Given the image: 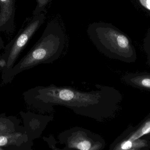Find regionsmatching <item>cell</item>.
<instances>
[{
    "label": "cell",
    "mask_w": 150,
    "mask_h": 150,
    "mask_svg": "<svg viewBox=\"0 0 150 150\" xmlns=\"http://www.w3.org/2000/svg\"><path fill=\"white\" fill-rule=\"evenodd\" d=\"M26 97L28 104L42 113L52 112L54 107L60 106L100 122L115 115L122 99L114 87L101 85L88 92L54 84L37 86L27 92Z\"/></svg>",
    "instance_id": "6da1fadb"
},
{
    "label": "cell",
    "mask_w": 150,
    "mask_h": 150,
    "mask_svg": "<svg viewBox=\"0 0 150 150\" xmlns=\"http://www.w3.org/2000/svg\"><path fill=\"white\" fill-rule=\"evenodd\" d=\"M65 33L55 21L48 23L41 38L30 51L9 70L2 73V79L8 83L18 74L40 64L51 63L60 57L65 48Z\"/></svg>",
    "instance_id": "7a4b0ae2"
},
{
    "label": "cell",
    "mask_w": 150,
    "mask_h": 150,
    "mask_svg": "<svg viewBox=\"0 0 150 150\" xmlns=\"http://www.w3.org/2000/svg\"><path fill=\"white\" fill-rule=\"evenodd\" d=\"M87 33L99 51L110 59L127 63L136 61L137 55L129 37L111 23L94 22Z\"/></svg>",
    "instance_id": "3957f363"
},
{
    "label": "cell",
    "mask_w": 150,
    "mask_h": 150,
    "mask_svg": "<svg viewBox=\"0 0 150 150\" xmlns=\"http://www.w3.org/2000/svg\"><path fill=\"white\" fill-rule=\"evenodd\" d=\"M45 19L44 13L33 16L27 23L23 26L16 37L4 48L1 58L6 61V65L2 73L11 69L19 55L38 29L43 24Z\"/></svg>",
    "instance_id": "277c9868"
},
{
    "label": "cell",
    "mask_w": 150,
    "mask_h": 150,
    "mask_svg": "<svg viewBox=\"0 0 150 150\" xmlns=\"http://www.w3.org/2000/svg\"><path fill=\"white\" fill-rule=\"evenodd\" d=\"M64 147L61 150H102L105 147L103 137L80 127H74L61 132L58 136Z\"/></svg>",
    "instance_id": "5b68a950"
},
{
    "label": "cell",
    "mask_w": 150,
    "mask_h": 150,
    "mask_svg": "<svg viewBox=\"0 0 150 150\" xmlns=\"http://www.w3.org/2000/svg\"><path fill=\"white\" fill-rule=\"evenodd\" d=\"M33 145L26 131L0 135V147L14 150H31Z\"/></svg>",
    "instance_id": "8992f818"
},
{
    "label": "cell",
    "mask_w": 150,
    "mask_h": 150,
    "mask_svg": "<svg viewBox=\"0 0 150 150\" xmlns=\"http://www.w3.org/2000/svg\"><path fill=\"white\" fill-rule=\"evenodd\" d=\"M16 0H0V32L8 34L15 27Z\"/></svg>",
    "instance_id": "52a82bcc"
},
{
    "label": "cell",
    "mask_w": 150,
    "mask_h": 150,
    "mask_svg": "<svg viewBox=\"0 0 150 150\" xmlns=\"http://www.w3.org/2000/svg\"><path fill=\"white\" fill-rule=\"evenodd\" d=\"M27 129H25L32 141L40 137L49 122L54 120V116L30 113Z\"/></svg>",
    "instance_id": "ba28073f"
},
{
    "label": "cell",
    "mask_w": 150,
    "mask_h": 150,
    "mask_svg": "<svg viewBox=\"0 0 150 150\" xmlns=\"http://www.w3.org/2000/svg\"><path fill=\"white\" fill-rule=\"evenodd\" d=\"M149 134L150 114L137 126H129L115 141H134Z\"/></svg>",
    "instance_id": "9c48e42d"
},
{
    "label": "cell",
    "mask_w": 150,
    "mask_h": 150,
    "mask_svg": "<svg viewBox=\"0 0 150 150\" xmlns=\"http://www.w3.org/2000/svg\"><path fill=\"white\" fill-rule=\"evenodd\" d=\"M125 83L134 88L150 92V73L137 72L129 73L123 76Z\"/></svg>",
    "instance_id": "30bf717a"
},
{
    "label": "cell",
    "mask_w": 150,
    "mask_h": 150,
    "mask_svg": "<svg viewBox=\"0 0 150 150\" xmlns=\"http://www.w3.org/2000/svg\"><path fill=\"white\" fill-rule=\"evenodd\" d=\"M110 150H150V140L139 138L134 141H114L109 147Z\"/></svg>",
    "instance_id": "8fae6325"
},
{
    "label": "cell",
    "mask_w": 150,
    "mask_h": 150,
    "mask_svg": "<svg viewBox=\"0 0 150 150\" xmlns=\"http://www.w3.org/2000/svg\"><path fill=\"white\" fill-rule=\"evenodd\" d=\"M26 131L19 125L17 119L12 116L0 114V135L16 132Z\"/></svg>",
    "instance_id": "7c38bea8"
},
{
    "label": "cell",
    "mask_w": 150,
    "mask_h": 150,
    "mask_svg": "<svg viewBox=\"0 0 150 150\" xmlns=\"http://www.w3.org/2000/svg\"><path fill=\"white\" fill-rule=\"evenodd\" d=\"M52 1V0H36L37 6L33 11V15L35 16L40 13H44L45 11L46 7Z\"/></svg>",
    "instance_id": "4fadbf2b"
},
{
    "label": "cell",
    "mask_w": 150,
    "mask_h": 150,
    "mask_svg": "<svg viewBox=\"0 0 150 150\" xmlns=\"http://www.w3.org/2000/svg\"><path fill=\"white\" fill-rule=\"evenodd\" d=\"M143 47L147 55V64L150 66V29L144 39Z\"/></svg>",
    "instance_id": "5bb4252c"
},
{
    "label": "cell",
    "mask_w": 150,
    "mask_h": 150,
    "mask_svg": "<svg viewBox=\"0 0 150 150\" xmlns=\"http://www.w3.org/2000/svg\"><path fill=\"white\" fill-rule=\"evenodd\" d=\"M141 9L150 16V0H136Z\"/></svg>",
    "instance_id": "9a60e30c"
},
{
    "label": "cell",
    "mask_w": 150,
    "mask_h": 150,
    "mask_svg": "<svg viewBox=\"0 0 150 150\" xmlns=\"http://www.w3.org/2000/svg\"><path fill=\"white\" fill-rule=\"evenodd\" d=\"M43 139L47 143L50 149L54 150H61L60 149L56 147V144H57V142L53 136H50L49 137H44Z\"/></svg>",
    "instance_id": "2e32d148"
},
{
    "label": "cell",
    "mask_w": 150,
    "mask_h": 150,
    "mask_svg": "<svg viewBox=\"0 0 150 150\" xmlns=\"http://www.w3.org/2000/svg\"><path fill=\"white\" fill-rule=\"evenodd\" d=\"M6 65V61L2 58H0V67L2 68H4Z\"/></svg>",
    "instance_id": "e0dca14e"
},
{
    "label": "cell",
    "mask_w": 150,
    "mask_h": 150,
    "mask_svg": "<svg viewBox=\"0 0 150 150\" xmlns=\"http://www.w3.org/2000/svg\"><path fill=\"white\" fill-rule=\"evenodd\" d=\"M4 48H5V46H4V44L0 43V50L4 49Z\"/></svg>",
    "instance_id": "ac0fdd59"
},
{
    "label": "cell",
    "mask_w": 150,
    "mask_h": 150,
    "mask_svg": "<svg viewBox=\"0 0 150 150\" xmlns=\"http://www.w3.org/2000/svg\"><path fill=\"white\" fill-rule=\"evenodd\" d=\"M0 43L4 44L3 40L2 38L1 37V35H0Z\"/></svg>",
    "instance_id": "d6986e66"
},
{
    "label": "cell",
    "mask_w": 150,
    "mask_h": 150,
    "mask_svg": "<svg viewBox=\"0 0 150 150\" xmlns=\"http://www.w3.org/2000/svg\"><path fill=\"white\" fill-rule=\"evenodd\" d=\"M3 149L2 148H1V147H0V150H2Z\"/></svg>",
    "instance_id": "ffe728a7"
},
{
    "label": "cell",
    "mask_w": 150,
    "mask_h": 150,
    "mask_svg": "<svg viewBox=\"0 0 150 150\" xmlns=\"http://www.w3.org/2000/svg\"><path fill=\"white\" fill-rule=\"evenodd\" d=\"M149 135H150V134H149Z\"/></svg>",
    "instance_id": "44dd1931"
}]
</instances>
